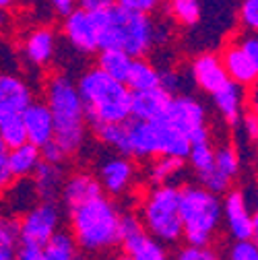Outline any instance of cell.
<instances>
[{"mask_svg":"<svg viewBox=\"0 0 258 260\" xmlns=\"http://www.w3.org/2000/svg\"><path fill=\"white\" fill-rule=\"evenodd\" d=\"M104 192L110 197H120L128 188H131L135 180V164L131 157L124 155H110L102 161L100 166V176H98Z\"/></svg>","mask_w":258,"mask_h":260,"instance_id":"obj_11","label":"cell"},{"mask_svg":"<svg viewBox=\"0 0 258 260\" xmlns=\"http://www.w3.org/2000/svg\"><path fill=\"white\" fill-rule=\"evenodd\" d=\"M77 91L85 108L87 124L124 122L131 118V95L126 83L106 75L102 69L91 67L77 79Z\"/></svg>","mask_w":258,"mask_h":260,"instance_id":"obj_3","label":"cell"},{"mask_svg":"<svg viewBox=\"0 0 258 260\" xmlns=\"http://www.w3.org/2000/svg\"><path fill=\"white\" fill-rule=\"evenodd\" d=\"M190 79L184 77V73L176 71V69H164V71H159V87L168 91L170 95H180V93H186V85H188ZM195 83V81H192Z\"/></svg>","mask_w":258,"mask_h":260,"instance_id":"obj_36","label":"cell"},{"mask_svg":"<svg viewBox=\"0 0 258 260\" xmlns=\"http://www.w3.org/2000/svg\"><path fill=\"white\" fill-rule=\"evenodd\" d=\"M126 87L131 91H147L159 87V71L147 58H133L131 71L126 77Z\"/></svg>","mask_w":258,"mask_h":260,"instance_id":"obj_26","label":"cell"},{"mask_svg":"<svg viewBox=\"0 0 258 260\" xmlns=\"http://www.w3.org/2000/svg\"><path fill=\"white\" fill-rule=\"evenodd\" d=\"M122 246H124V252L133 260H170L166 246L159 240H155L151 234H147L145 230L133 238L124 240Z\"/></svg>","mask_w":258,"mask_h":260,"instance_id":"obj_24","label":"cell"},{"mask_svg":"<svg viewBox=\"0 0 258 260\" xmlns=\"http://www.w3.org/2000/svg\"><path fill=\"white\" fill-rule=\"evenodd\" d=\"M223 219L228 225V232L234 240H250L252 234V213L248 209L246 194L242 190L230 188L225 192V199L221 201Z\"/></svg>","mask_w":258,"mask_h":260,"instance_id":"obj_10","label":"cell"},{"mask_svg":"<svg viewBox=\"0 0 258 260\" xmlns=\"http://www.w3.org/2000/svg\"><path fill=\"white\" fill-rule=\"evenodd\" d=\"M29 180L34 184L38 201H58L62 192V184L67 180V172H64L62 164H50V161L42 159Z\"/></svg>","mask_w":258,"mask_h":260,"instance_id":"obj_18","label":"cell"},{"mask_svg":"<svg viewBox=\"0 0 258 260\" xmlns=\"http://www.w3.org/2000/svg\"><path fill=\"white\" fill-rule=\"evenodd\" d=\"M7 23V11L5 9H0V27H3Z\"/></svg>","mask_w":258,"mask_h":260,"instance_id":"obj_54","label":"cell"},{"mask_svg":"<svg viewBox=\"0 0 258 260\" xmlns=\"http://www.w3.org/2000/svg\"><path fill=\"white\" fill-rule=\"evenodd\" d=\"M256 143H258V137H256Z\"/></svg>","mask_w":258,"mask_h":260,"instance_id":"obj_57","label":"cell"},{"mask_svg":"<svg viewBox=\"0 0 258 260\" xmlns=\"http://www.w3.org/2000/svg\"><path fill=\"white\" fill-rule=\"evenodd\" d=\"M95 137L100 139L106 147L114 149L118 155L131 157L128 155V137H126V126L124 122H110V124H98L93 126Z\"/></svg>","mask_w":258,"mask_h":260,"instance_id":"obj_29","label":"cell"},{"mask_svg":"<svg viewBox=\"0 0 258 260\" xmlns=\"http://www.w3.org/2000/svg\"><path fill=\"white\" fill-rule=\"evenodd\" d=\"M128 137V155L131 159H153L157 157V122H143L128 118L124 120Z\"/></svg>","mask_w":258,"mask_h":260,"instance_id":"obj_13","label":"cell"},{"mask_svg":"<svg viewBox=\"0 0 258 260\" xmlns=\"http://www.w3.org/2000/svg\"><path fill=\"white\" fill-rule=\"evenodd\" d=\"M145 230L143 227V221L141 217H137L135 213H126V215H120V221H118V244H122L124 240L133 238L137 234H141Z\"/></svg>","mask_w":258,"mask_h":260,"instance_id":"obj_37","label":"cell"},{"mask_svg":"<svg viewBox=\"0 0 258 260\" xmlns=\"http://www.w3.org/2000/svg\"><path fill=\"white\" fill-rule=\"evenodd\" d=\"M58 48V40L54 29L50 27H38L25 38L23 42V56L31 67L44 69L54 60Z\"/></svg>","mask_w":258,"mask_h":260,"instance_id":"obj_17","label":"cell"},{"mask_svg":"<svg viewBox=\"0 0 258 260\" xmlns=\"http://www.w3.org/2000/svg\"><path fill=\"white\" fill-rule=\"evenodd\" d=\"M180 188L174 184L155 186L141 207V221L145 232L161 244H178L182 240L184 227L178 211Z\"/></svg>","mask_w":258,"mask_h":260,"instance_id":"obj_5","label":"cell"},{"mask_svg":"<svg viewBox=\"0 0 258 260\" xmlns=\"http://www.w3.org/2000/svg\"><path fill=\"white\" fill-rule=\"evenodd\" d=\"M176 260H219V254L211 246H184L178 250Z\"/></svg>","mask_w":258,"mask_h":260,"instance_id":"obj_38","label":"cell"},{"mask_svg":"<svg viewBox=\"0 0 258 260\" xmlns=\"http://www.w3.org/2000/svg\"><path fill=\"white\" fill-rule=\"evenodd\" d=\"M13 182L11 170H9V147L0 139V192L7 190Z\"/></svg>","mask_w":258,"mask_h":260,"instance_id":"obj_43","label":"cell"},{"mask_svg":"<svg viewBox=\"0 0 258 260\" xmlns=\"http://www.w3.org/2000/svg\"><path fill=\"white\" fill-rule=\"evenodd\" d=\"M182 238L188 246H211L213 242V236H205V234H184Z\"/></svg>","mask_w":258,"mask_h":260,"instance_id":"obj_50","label":"cell"},{"mask_svg":"<svg viewBox=\"0 0 258 260\" xmlns=\"http://www.w3.org/2000/svg\"><path fill=\"white\" fill-rule=\"evenodd\" d=\"M62 225V211L56 201H40L31 205L19 219L21 242H31L44 246Z\"/></svg>","mask_w":258,"mask_h":260,"instance_id":"obj_7","label":"cell"},{"mask_svg":"<svg viewBox=\"0 0 258 260\" xmlns=\"http://www.w3.org/2000/svg\"><path fill=\"white\" fill-rule=\"evenodd\" d=\"M21 120L25 126L27 143L42 147L54 139V120L46 102H31L21 112Z\"/></svg>","mask_w":258,"mask_h":260,"instance_id":"obj_14","label":"cell"},{"mask_svg":"<svg viewBox=\"0 0 258 260\" xmlns=\"http://www.w3.org/2000/svg\"><path fill=\"white\" fill-rule=\"evenodd\" d=\"M0 139H3V143L9 149L27 143V135H25V126H23L21 114L7 116V118L0 120Z\"/></svg>","mask_w":258,"mask_h":260,"instance_id":"obj_31","label":"cell"},{"mask_svg":"<svg viewBox=\"0 0 258 260\" xmlns=\"http://www.w3.org/2000/svg\"><path fill=\"white\" fill-rule=\"evenodd\" d=\"M252 87H254V93H252V100H250V112L258 118V85L254 83Z\"/></svg>","mask_w":258,"mask_h":260,"instance_id":"obj_51","label":"cell"},{"mask_svg":"<svg viewBox=\"0 0 258 260\" xmlns=\"http://www.w3.org/2000/svg\"><path fill=\"white\" fill-rule=\"evenodd\" d=\"M15 3H17V0H0V9H5V11H7V9H11Z\"/></svg>","mask_w":258,"mask_h":260,"instance_id":"obj_53","label":"cell"},{"mask_svg":"<svg viewBox=\"0 0 258 260\" xmlns=\"http://www.w3.org/2000/svg\"><path fill=\"white\" fill-rule=\"evenodd\" d=\"M240 19L248 31L258 34V0H244L240 7Z\"/></svg>","mask_w":258,"mask_h":260,"instance_id":"obj_40","label":"cell"},{"mask_svg":"<svg viewBox=\"0 0 258 260\" xmlns=\"http://www.w3.org/2000/svg\"><path fill=\"white\" fill-rule=\"evenodd\" d=\"M79 246L71 232H56L44 244V258L46 260H77Z\"/></svg>","mask_w":258,"mask_h":260,"instance_id":"obj_27","label":"cell"},{"mask_svg":"<svg viewBox=\"0 0 258 260\" xmlns=\"http://www.w3.org/2000/svg\"><path fill=\"white\" fill-rule=\"evenodd\" d=\"M170 11L182 25H197L201 21V0H170Z\"/></svg>","mask_w":258,"mask_h":260,"instance_id":"obj_32","label":"cell"},{"mask_svg":"<svg viewBox=\"0 0 258 260\" xmlns=\"http://www.w3.org/2000/svg\"><path fill=\"white\" fill-rule=\"evenodd\" d=\"M131 64H133V56H128L124 50H118V48L98 50V69H102L106 75H110L122 83H126Z\"/></svg>","mask_w":258,"mask_h":260,"instance_id":"obj_25","label":"cell"},{"mask_svg":"<svg viewBox=\"0 0 258 260\" xmlns=\"http://www.w3.org/2000/svg\"><path fill=\"white\" fill-rule=\"evenodd\" d=\"M186 137H188L190 145H201V143H211V133H209V128H207V124H205V126H199V128H195V130H192V133H188Z\"/></svg>","mask_w":258,"mask_h":260,"instance_id":"obj_48","label":"cell"},{"mask_svg":"<svg viewBox=\"0 0 258 260\" xmlns=\"http://www.w3.org/2000/svg\"><path fill=\"white\" fill-rule=\"evenodd\" d=\"M178 211H180L184 234L213 236L223 221L221 197L209 192L201 184H186L180 188Z\"/></svg>","mask_w":258,"mask_h":260,"instance_id":"obj_6","label":"cell"},{"mask_svg":"<svg viewBox=\"0 0 258 260\" xmlns=\"http://www.w3.org/2000/svg\"><path fill=\"white\" fill-rule=\"evenodd\" d=\"M197 178H199V184L203 188H207L213 194H219V197L228 192L232 188V182H234L230 176H225L223 172H219L215 166L209 168V170H205V172H199Z\"/></svg>","mask_w":258,"mask_h":260,"instance_id":"obj_34","label":"cell"},{"mask_svg":"<svg viewBox=\"0 0 258 260\" xmlns=\"http://www.w3.org/2000/svg\"><path fill=\"white\" fill-rule=\"evenodd\" d=\"M17 260H46L44 258V246L31 244V242H21L17 246Z\"/></svg>","mask_w":258,"mask_h":260,"instance_id":"obj_42","label":"cell"},{"mask_svg":"<svg viewBox=\"0 0 258 260\" xmlns=\"http://www.w3.org/2000/svg\"><path fill=\"white\" fill-rule=\"evenodd\" d=\"M112 5H116V0H77V7H81L85 11H91V13L108 9Z\"/></svg>","mask_w":258,"mask_h":260,"instance_id":"obj_47","label":"cell"},{"mask_svg":"<svg viewBox=\"0 0 258 260\" xmlns=\"http://www.w3.org/2000/svg\"><path fill=\"white\" fill-rule=\"evenodd\" d=\"M40 153H42V159L44 161H50V164H64L67 161V153H64V149L52 139V141H48L46 145H42L40 147Z\"/></svg>","mask_w":258,"mask_h":260,"instance_id":"obj_41","label":"cell"},{"mask_svg":"<svg viewBox=\"0 0 258 260\" xmlns=\"http://www.w3.org/2000/svg\"><path fill=\"white\" fill-rule=\"evenodd\" d=\"M170 97L172 95L161 87L147 89V91H133V95H131V118L143 120V122L164 120Z\"/></svg>","mask_w":258,"mask_h":260,"instance_id":"obj_16","label":"cell"},{"mask_svg":"<svg viewBox=\"0 0 258 260\" xmlns=\"http://www.w3.org/2000/svg\"><path fill=\"white\" fill-rule=\"evenodd\" d=\"M250 240L254 244H258V211L252 215V234H250Z\"/></svg>","mask_w":258,"mask_h":260,"instance_id":"obj_52","label":"cell"},{"mask_svg":"<svg viewBox=\"0 0 258 260\" xmlns=\"http://www.w3.org/2000/svg\"><path fill=\"white\" fill-rule=\"evenodd\" d=\"M155 161H151L149 166V182L159 186V184H168L172 178H176V174L184 172V166H186V159H180V157H168V155H157L153 157Z\"/></svg>","mask_w":258,"mask_h":260,"instance_id":"obj_28","label":"cell"},{"mask_svg":"<svg viewBox=\"0 0 258 260\" xmlns=\"http://www.w3.org/2000/svg\"><path fill=\"white\" fill-rule=\"evenodd\" d=\"M48 3H50V7L54 9V13L60 15V17L69 15V13L77 7V0H48Z\"/></svg>","mask_w":258,"mask_h":260,"instance_id":"obj_49","label":"cell"},{"mask_svg":"<svg viewBox=\"0 0 258 260\" xmlns=\"http://www.w3.org/2000/svg\"><path fill=\"white\" fill-rule=\"evenodd\" d=\"M19 221L0 215V260H17Z\"/></svg>","mask_w":258,"mask_h":260,"instance_id":"obj_30","label":"cell"},{"mask_svg":"<svg viewBox=\"0 0 258 260\" xmlns=\"http://www.w3.org/2000/svg\"><path fill=\"white\" fill-rule=\"evenodd\" d=\"M31 102H34V91L21 77L0 73V120L21 114Z\"/></svg>","mask_w":258,"mask_h":260,"instance_id":"obj_12","label":"cell"},{"mask_svg":"<svg viewBox=\"0 0 258 260\" xmlns=\"http://www.w3.org/2000/svg\"><path fill=\"white\" fill-rule=\"evenodd\" d=\"M219 58H221V64H223L225 73H228L230 81H234L242 87H252L254 83H258V73L252 67L246 52L240 48V44L225 46V50L221 52Z\"/></svg>","mask_w":258,"mask_h":260,"instance_id":"obj_19","label":"cell"},{"mask_svg":"<svg viewBox=\"0 0 258 260\" xmlns=\"http://www.w3.org/2000/svg\"><path fill=\"white\" fill-rule=\"evenodd\" d=\"M46 104L54 120V141L67 155H75L87 139V118L77 83L69 77L56 73L46 81Z\"/></svg>","mask_w":258,"mask_h":260,"instance_id":"obj_2","label":"cell"},{"mask_svg":"<svg viewBox=\"0 0 258 260\" xmlns=\"http://www.w3.org/2000/svg\"><path fill=\"white\" fill-rule=\"evenodd\" d=\"M116 5L131 9V11H139V13H155L161 5V0H116Z\"/></svg>","mask_w":258,"mask_h":260,"instance_id":"obj_45","label":"cell"},{"mask_svg":"<svg viewBox=\"0 0 258 260\" xmlns=\"http://www.w3.org/2000/svg\"><path fill=\"white\" fill-rule=\"evenodd\" d=\"M164 120L174 128L182 130L184 135H188L195 128L207 124V110L197 97H192L188 93H180L170 97Z\"/></svg>","mask_w":258,"mask_h":260,"instance_id":"obj_9","label":"cell"},{"mask_svg":"<svg viewBox=\"0 0 258 260\" xmlns=\"http://www.w3.org/2000/svg\"><path fill=\"white\" fill-rule=\"evenodd\" d=\"M228 260H258V244L252 240H236L228 252Z\"/></svg>","mask_w":258,"mask_h":260,"instance_id":"obj_39","label":"cell"},{"mask_svg":"<svg viewBox=\"0 0 258 260\" xmlns=\"http://www.w3.org/2000/svg\"><path fill=\"white\" fill-rule=\"evenodd\" d=\"M100 194H106L100 180L93 174L79 172V174H73V176H69L67 180H64L60 199H62L64 205H67V209H71V207L81 205V203H85L93 197H100Z\"/></svg>","mask_w":258,"mask_h":260,"instance_id":"obj_20","label":"cell"},{"mask_svg":"<svg viewBox=\"0 0 258 260\" xmlns=\"http://www.w3.org/2000/svg\"><path fill=\"white\" fill-rule=\"evenodd\" d=\"M213 95V102H215V108L219 110V114L223 116V120L236 126L242 118V108L246 104V87L234 83V81H228L221 89H217Z\"/></svg>","mask_w":258,"mask_h":260,"instance_id":"obj_21","label":"cell"},{"mask_svg":"<svg viewBox=\"0 0 258 260\" xmlns=\"http://www.w3.org/2000/svg\"><path fill=\"white\" fill-rule=\"evenodd\" d=\"M188 151H190V141L182 130L174 128L166 120H157V153L186 159Z\"/></svg>","mask_w":258,"mask_h":260,"instance_id":"obj_22","label":"cell"},{"mask_svg":"<svg viewBox=\"0 0 258 260\" xmlns=\"http://www.w3.org/2000/svg\"><path fill=\"white\" fill-rule=\"evenodd\" d=\"M116 260H133V258H131V256H128L126 252H122V254H120V256H118Z\"/></svg>","mask_w":258,"mask_h":260,"instance_id":"obj_55","label":"cell"},{"mask_svg":"<svg viewBox=\"0 0 258 260\" xmlns=\"http://www.w3.org/2000/svg\"><path fill=\"white\" fill-rule=\"evenodd\" d=\"M190 77L195 81V85L199 89H203L205 93H215L217 89H221L225 83L230 81L228 73H225L223 64H221V58L217 54H201L192 60L190 64Z\"/></svg>","mask_w":258,"mask_h":260,"instance_id":"obj_15","label":"cell"},{"mask_svg":"<svg viewBox=\"0 0 258 260\" xmlns=\"http://www.w3.org/2000/svg\"><path fill=\"white\" fill-rule=\"evenodd\" d=\"M238 44H240V48L246 52V56H248L250 62H252V67H254L256 73H258V34L242 36Z\"/></svg>","mask_w":258,"mask_h":260,"instance_id":"obj_44","label":"cell"},{"mask_svg":"<svg viewBox=\"0 0 258 260\" xmlns=\"http://www.w3.org/2000/svg\"><path fill=\"white\" fill-rule=\"evenodd\" d=\"M62 34L79 54H98V27L91 11L75 7L69 15L62 17Z\"/></svg>","mask_w":258,"mask_h":260,"instance_id":"obj_8","label":"cell"},{"mask_svg":"<svg viewBox=\"0 0 258 260\" xmlns=\"http://www.w3.org/2000/svg\"><path fill=\"white\" fill-rule=\"evenodd\" d=\"M256 192H258V184H256Z\"/></svg>","mask_w":258,"mask_h":260,"instance_id":"obj_56","label":"cell"},{"mask_svg":"<svg viewBox=\"0 0 258 260\" xmlns=\"http://www.w3.org/2000/svg\"><path fill=\"white\" fill-rule=\"evenodd\" d=\"M215 168L234 180L238 176V172H240V155H238V151L234 147H230V145H223V147L215 149Z\"/></svg>","mask_w":258,"mask_h":260,"instance_id":"obj_35","label":"cell"},{"mask_svg":"<svg viewBox=\"0 0 258 260\" xmlns=\"http://www.w3.org/2000/svg\"><path fill=\"white\" fill-rule=\"evenodd\" d=\"M186 164H190V168L199 172H205L209 168L215 166V149L211 147V143H201V145H190Z\"/></svg>","mask_w":258,"mask_h":260,"instance_id":"obj_33","label":"cell"},{"mask_svg":"<svg viewBox=\"0 0 258 260\" xmlns=\"http://www.w3.org/2000/svg\"><path fill=\"white\" fill-rule=\"evenodd\" d=\"M240 120H242V128H244V133L248 135V139L256 141V137H258V118L252 112H248L246 116L242 114Z\"/></svg>","mask_w":258,"mask_h":260,"instance_id":"obj_46","label":"cell"},{"mask_svg":"<svg viewBox=\"0 0 258 260\" xmlns=\"http://www.w3.org/2000/svg\"><path fill=\"white\" fill-rule=\"evenodd\" d=\"M71 234L85 252H104L118 244V207L104 194L69 209Z\"/></svg>","mask_w":258,"mask_h":260,"instance_id":"obj_4","label":"cell"},{"mask_svg":"<svg viewBox=\"0 0 258 260\" xmlns=\"http://www.w3.org/2000/svg\"><path fill=\"white\" fill-rule=\"evenodd\" d=\"M98 48H118L133 58H145L155 46V23L149 13L112 5L93 13Z\"/></svg>","mask_w":258,"mask_h":260,"instance_id":"obj_1","label":"cell"},{"mask_svg":"<svg viewBox=\"0 0 258 260\" xmlns=\"http://www.w3.org/2000/svg\"><path fill=\"white\" fill-rule=\"evenodd\" d=\"M42 161V153L40 147L31 145V143H23L19 147L9 149V170L13 180H23V178H31L36 172V168Z\"/></svg>","mask_w":258,"mask_h":260,"instance_id":"obj_23","label":"cell"}]
</instances>
